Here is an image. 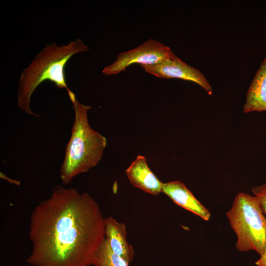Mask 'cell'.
<instances>
[{"mask_svg": "<svg viewBox=\"0 0 266 266\" xmlns=\"http://www.w3.org/2000/svg\"><path fill=\"white\" fill-rule=\"evenodd\" d=\"M226 216L237 237L236 249L262 255L266 248V218L257 198L239 193Z\"/></svg>", "mask_w": 266, "mask_h": 266, "instance_id": "cell-4", "label": "cell"}, {"mask_svg": "<svg viewBox=\"0 0 266 266\" xmlns=\"http://www.w3.org/2000/svg\"><path fill=\"white\" fill-rule=\"evenodd\" d=\"M266 110V57L262 62L246 95L243 112Z\"/></svg>", "mask_w": 266, "mask_h": 266, "instance_id": "cell-10", "label": "cell"}, {"mask_svg": "<svg viewBox=\"0 0 266 266\" xmlns=\"http://www.w3.org/2000/svg\"><path fill=\"white\" fill-rule=\"evenodd\" d=\"M131 184L144 192L157 195L162 192L163 183L148 166L146 158L138 156L126 169Z\"/></svg>", "mask_w": 266, "mask_h": 266, "instance_id": "cell-8", "label": "cell"}, {"mask_svg": "<svg viewBox=\"0 0 266 266\" xmlns=\"http://www.w3.org/2000/svg\"><path fill=\"white\" fill-rule=\"evenodd\" d=\"M129 262L114 254L106 239L97 250L92 265L95 266H129Z\"/></svg>", "mask_w": 266, "mask_h": 266, "instance_id": "cell-11", "label": "cell"}, {"mask_svg": "<svg viewBox=\"0 0 266 266\" xmlns=\"http://www.w3.org/2000/svg\"><path fill=\"white\" fill-rule=\"evenodd\" d=\"M260 203L264 214H266V183L258 186L251 190Z\"/></svg>", "mask_w": 266, "mask_h": 266, "instance_id": "cell-12", "label": "cell"}, {"mask_svg": "<svg viewBox=\"0 0 266 266\" xmlns=\"http://www.w3.org/2000/svg\"><path fill=\"white\" fill-rule=\"evenodd\" d=\"M174 54L171 49L161 42L149 39L137 47L120 53L114 63L104 68L105 75H114L133 64L153 65L161 63Z\"/></svg>", "mask_w": 266, "mask_h": 266, "instance_id": "cell-5", "label": "cell"}, {"mask_svg": "<svg viewBox=\"0 0 266 266\" xmlns=\"http://www.w3.org/2000/svg\"><path fill=\"white\" fill-rule=\"evenodd\" d=\"M105 239L112 251L130 263L134 252L133 247L127 240V231L124 223L118 222L111 216L105 218Z\"/></svg>", "mask_w": 266, "mask_h": 266, "instance_id": "cell-9", "label": "cell"}, {"mask_svg": "<svg viewBox=\"0 0 266 266\" xmlns=\"http://www.w3.org/2000/svg\"><path fill=\"white\" fill-rule=\"evenodd\" d=\"M71 102L74 119L60 168V178L64 185L69 184L76 175L95 166L107 143L106 138L89 124L88 111L91 107L80 103L77 99Z\"/></svg>", "mask_w": 266, "mask_h": 266, "instance_id": "cell-3", "label": "cell"}, {"mask_svg": "<svg viewBox=\"0 0 266 266\" xmlns=\"http://www.w3.org/2000/svg\"><path fill=\"white\" fill-rule=\"evenodd\" d=\"M145 71L157 77L179 78L195 82L204 89L209 95L212 90L202 73L181 60L174 54L160 63L153 65H140Z\"/></svg>", "mask_w": 266, "mask_h": 266, "instance_id": "cell-6", "label": "cell"}, {"mask_svg": "<svg viewBox=\"0 0 266 266\" xmlns=\"http://www.w3.org/2000/svg\"><path fill=\"white\" fill-rule=\"evenodd\" d=\"M255 265L257 266H266V248L263 254L260 256V259L255 262Z\"/></svg>", "mask_w": 266, "mask_h": 266, "instance_id": "cell-13", "label": "cell"}, {"mask_svg": "<svg viewBox=\"0 0 266 266\" xmlns=\"http://www.w3.org/2000/svg\"><path fill=\"white\" fill-rule=\"evenodd\" d=\"M89 50V47L79 38L66 45L58 46L53 42L46 44L21 72L17 93L18 107L28 115L38 116L31 109V99L38 85L46 80L53 82L59 88L66 89L68 96L71 94L73 92L66 83L65 66L74 55Z\"/></svg>", "mask_w": 266, "mask_h": 266, "instance_id": "cell-2", "label": "cell"}, {"mask_svg": "<svg viewBox=\"0 0 266 266\" xmlns=\"http://www.w3.org/2000/svg\"><path fill=\"white\" fill-rule=\"evenodd\" d=\"M105 219L87 193L58 186L33 209L29 238L33 266H89L105 239Z\"/></svg>", "mask_w": 266, "mask_h": 266, "instance_id": "cell-1", "label": "cell"}, {"mask_svg": "<svg viewBox=\"0 0 266 266\" xmlns=\"http://www.w3.org/2000/svg\"><path fill=\"white\" fill-rule=\"evenodd\" d=\"M162 192L175 203L197 215L204 221L209 220L211 213L182 182L176 180L163 183Z\"/></svg>", "mask_w": 266, "mask_h": 266, "instance_id": "cell-7", "label": "cell"}]
</instances>
